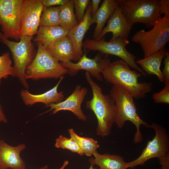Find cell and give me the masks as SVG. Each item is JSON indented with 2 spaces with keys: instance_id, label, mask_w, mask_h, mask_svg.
Segmentation results:
<instances>
[{
  "instance_id": "obj_1",
  "label": "cell",
  "mask_w": 169,
  "mask_h": 169,
  "mask_svg": "<svg viewBox=\"0 0 169 169\" xmlns=\"http://www.w3.org/2000/svg\"><path fill=\"white\" fill-rule=\"evenodd\" d=\"M102 74L107 83L124 89L136 99L145 98L152 89V83L139 82L141 74L131 70L128 64L121 59L110 62Z\"/></svg>"
},
{
  "instance_id": "obj_2",
  "label": "cell",
  "mask_w": 169,
  "mask_h": 169,
  "mask_svg": "<svg viewBox=\"0 0 169 169\" xmlns=\"http://www.w3.org/2000/svg\"><path fill=\"white\" fill-rule=\"evenodd\" d=\"M86 79L90 86L93 97L86 102V108L91 110L97 118V135L104 137L109 135L115 123L116 109L115 103L109 95H104L101 87L92 79L90 74L86 71Z\"/></svg>"
},
{
  "instance_id": "obj_3",
  "label": "cell",
  "mask_w": 169,
  "mask_h": 169,
  "mask_svg": "<svg viewBox=\"0 0 169 169\" xmlns=\"http://www.w3.org/2000/svg\"><path fill=\"white\" fill-rule=\"evenodd\" d=\"M115 103L116 115L115 123L119 129L122 128L125 121L129 120L136 126V131L134 138L135 144L141 142L143 140L140 127L143 125L151 128V125L143 120L137 112L134 98L124 89L113 85L109 95Z\"/></svg>"
},
{
  "instance_id": "obj_4",
  "label": "cell",
  "mask_w": 169,
  "mask_h": 169,
  "mask_svg": "<svg viewBox=\"0 0 169 169\" xmlns=\"http://www.w3.org/2000/svg\"><path fill=\"white\" fill-rule=\"evenodd\" d=\"M33 38V37L22 35L19 42H15L7 38L0 32V42L7 45L12 54L14 76L27 90H28L29 86L25 78L26 70L36 55L32 42Z\"/></svg>"
},
{
  "instance_id": "obj_5",
  "label": "cell",
  "mask_w": 169,
  "mask_h": 169,
  "mask_svg": "<svg viewBox=\"0 0 169 169\" xmlns=\"http://www.w3.org/2000/svg\"><path fill=\"white\" fill-rule=\"evenodd\" d=\"M36 44L38 46L36 55L26 70L27 80L58 79L68 74V69L63 67L40 42Z\"/></svg>"
},
{
  "instance_id": "obj_6",
  "label": "cell",
  "mask_w": 169,
  "mask_h": 169,
  "mask_svg": "<svg viewBox=\"0 0 169 169\" xmlns=\"http://www.w3.org/2000/svg\"><path fill=\"white\" fill-rule=\"evenodd\" d=\"M121 8L129 22L132 25L141 23L146 27H153L161 17L160 0H118Z\"/></svg>"
},
{
  "instance_id": "obj_7",
  "label": "cell",
  "mask_w": 169,
  "mask_h": 169,
  "mask_svg": "<svg viewBox=\"0 0 169 169\" xmlns=\"http://www.w3.org/2000/svg\"><path fill=\"white\" fill-rule=\"evenodd\" d=\"M150 30L137 31L132 37V41L139 44L144 58L165 47L169 41V16H164L154 23Z\"/></svg>"
},
{
  "instance_id": "obj_8",
  "label": "cell",
  "mask_w": 169,
  "mask_h": 169,
  "mask_svg": "<svg viewBox=\"0 0 169 169\" xmlns=\"http://www.w3.org/2000/svg\"><path fill=\"white\" fill-rule=\"evenodd\" d=\"M129 44V41L127 39L107 41L104 37L98 41L87 39L83 42L82 48L85 50L98 51L102 54L117 56L127 63L130 66L137 70L141 75L146 76V73L136 63L135 59L137 57L126 50V47Z\"/></svg>"
},
{
  "instance_id": "obj_9",
  "label": "cell",
  "mask_w": 169,
  "mask_h": 169,
  "mask_svg": "<svg viewBox=\"0 0 169 169\" xmlns=\"http://www.w3.org/2000/svg\"><path fill=\"white\" fill-rule=\"evenodd\" d=\"M151 128L155 131L154 137L148 141L139 157L128 162L127 168H133L142 165L150 159L155 157L159 159L169 155V137L166 128L154 122L151 125Z\"/></svg>"
},
{
  "instance_id": "obj_10",
  "label": "cell",
  "mask_w": 169,
  "mask_h": 169,
  "mask_svg": "<svg viewBox=\"0 0 169 169\" xmlns=\"http://www.w3.org/2000/svg\"><path fill=\"white\" fill-rule=\"evenodd\" d=\"M23 0H0V27L7 39L18 41L22 36L20 11Z\"/></svg>"
},
{
  "instance_id": "obj_11",
  "label": "cell",
  "mask_w": 169,
  "mask_h": 169,
  "mask_svg": "<svg viewBox=\"0 0 169 169\" xmlns=\"http://www.w3.org/2000/svg\"><path fill=\"white\" fill-rule=\"evenodd\" d=\"M44 8L41 0H23L20 11L22 36L33 37L37 34Z\"/></svg>"
},
{
  "instance_id": "obj_12",
  "label": "cell",
  "mask_w": 169,
  "mask_h": 169,
  "mask_svg": "<svg viewBox=\"0 0 169 169\" xmlns=\"http://www.w3.org/2000/svg\"><path fill=\"white\" fill-rule=\"evenodd\" d=\"M110 62L106 55L103 57L100 53L93 59H90L87 57L85 53L76 63L69 61L60 63L63 67L68 69V74L71 76L75 75L80 70H83L88 72L91 76L97 80L102 81L103 77L102 72Z\"/></svg>"
},
{
  "instance_id": "obj_13",
  "label": "cell",
  "mask_w": 169,
  "mask_h": 169,
  "mask_svg": "<svg viewBox=\"0 0 169 169\" xmlns=\"http://www.w3.org/2000/svg\"><path fill=\"white\" fill-rule=\"evenodd\" d=\"M88 89L82 87L80 85H76L72 93L64 100L58 103H51L45 107H49V110L44 114L52 111V114H56L60 110H69L73 113L80 120L85 121L87 117L81 108V105L87 95Z\"/></svg>"
},
{
  "instance_id": "obj_14",
  "label": "cell",
  "mask_w": 169,
  "mask_h": 169,
  "mask_svg": "<svg viewBox=\"0 0 169 169\" xmlns=\"http://www.w3.org/2000/svg\"><path fill=\"white\" fill-rule=\"evenodd\" d=\"M132 26L119 6L108 19L106 27L103 29L99 36L95 40H100L109 32L112 34L111 41L127 39Z\"/></svg>"
},
{
  "instance_id": "obj_15",
  "label": "cell",
  "mask_w": 169,
  "mask_h": 169,
  "mask_svg": "<svg viewBox=\"0 0 169 169\" xmlns=\"http://www.w3.org/2000/svg\"><path fill=\"white\" fill-rule=\"evenodd\" d=\"M26 148L24 143L13 146L0 140V169H25V163L20 153Z\"/></svg>"
},
{
  "instance_id": "obj_16",
  "label": "cell",
  "mask_w": 169,
  "mask_h": 169,
  "mask_svg": "<svg viewBox=\"0 0 169 169\" xmlns=\"http://www.w3.org/2000/svg\"><path fill=\"white\" fill-rule=\"evenodd\" d=\"M91 8L90 1L82 20L76 26L70 30L67 35L73 45L75 61H78L84 54L82 48L83 40L85 33L93 24Z\"/></svg>"
},
{
  "instance_id": "obj_17",
  "label": "cell",
  "mask_w": 169,
  "mask_h": 169,
  "mask_svg": "<svg viewBox=\"0 0 169 169\" xmlns=\"http://www.w3.org/2000/svg\"><path fill=\"white\" fill-rule=\"evenodd\" d=\"M64 77V76L61 77L54 86L41 94H33L28 90H22L20 94L23 103L26 106H31L35 103H40L44 104L46 106L51 103H58L63 101L64 97V92H59L58 89Z\"/></svg>"
},
{
  "instance_id": "obj_18",
  "label": "cell",
  "mask_w": 169,
  "mask_h": 169,
  "mask_svg": "<svg viewBox=\"0 0 169 169\" xmlns=\"http://www.w3.org/2000/svg\"><path fill=\"white\" fill-rule=\"evenodd\" d=\"M168 49L165 47L144 59H139L136 62L142 70L148 75H155L161 82L164 81V77L160 67L162 61L166 55Z\"/></svg>"
},
{
  "instance_id": "obj_19",
  "label": "cell",
  "mask_w": 169,
  "mask_h": 169,
  "mask_svg": "<svg viewBox=\"0 0 169 169\" xmlns=\"http://www.w3.org/2000/svg\"><path fill=\"white\" fill-rule=\"evenodd\" d=\"M119 6L118 0H104L92 17L93 24L96 23L93 35L94 39L100 35L106 21Z\"/></svg>"
},
{
  "instance_id": "obj_20",
  "label": "cell",
  "mask_w": 169,
  "mask_h": 169,
  "mask_svg": "<svg viewBox=\"0 0 169 169\" xmlns=\"http://www.w3.org/2000/svg\"><path fill=\"white\" fill-rule=\"evenodd\" d=\"M46 49L61 63L75 61L73 45L68 35L60 38Z\"/></svg>"
},
{
  "instance_id": "obj_21",
  "label": "cell",
  "mask_w": 169,
  "mask_h": 169,
  "mask_svg": "<svg viewBox=\"0 0 169 169\" xmlns=\"http://www.w3.org/2000/svg\"><path fill=\"white\" fill-rule=\"evenodd\" d=\"M69 31L60 25L39 26L37 36L33 40L36 43L40 42L46 49L60 38L67 36Z\"/></svg>"
},
{
  "instance_id": "obj_22",
  "label": "cell",
  "mask_w": 169,
  "mask_h": 169,
  "mask_svg": "<svg viewBox=\"0 0 169 169\" xmlns=\"http://www.w3.org/2000/svg\"><path fill=\"white\" fill-rule=\"evenodd\" d=\"M94 158L90 159L89 162L94 166L97 165L99 169H126L128 162L124 161L121 156L116 155L101 154L96 151L92 154Z\"/></svg>"
},
{
  "instance_id": "obj_23",
  "label": "cell",
  "mask_w": 169,
  "mask_h": 169,
  "mask_svg": "<svg viewBox=\"0 0 169 169\" xmlns=\"http://www.w3.org/2000/svg\"><path fill=\"white\" fill-rule=\"evenodd\" d=\"M74 0H69L65 5L59 6L60 26L69 31L78 24L74 12Z\"/></svg>"
},
{
  "instance_id": "obj_24",
  "label": "cell",
  "mask_w": 169,
  "mask_h": 169,
  "mask_svg": "<svg viewBox=\"0 0 169 169\" xmlns=\"http://www.w3.org/2000/svg\"><path fill=\"white\" fill-rule=\"evenodd\" d=\"M68 131L70 138L78 145L86 156H91L100 147L97 141L92 138L79 136L73 129H69Z\"/></svg>"
},
{
  "instance_id": "obj_25",
  "label": "cell",
  "mask_w": 169,
  "mask_h": 169,
  "mask_svg": "<svg viewBox=\"0 0 169 169\" xmlns=\"http://www.w3.org/2000/svg\"><path fill=\"white\" fill-rule=\"evenodd\" d=\"M60 25L59 6L44 8L40 18L39 26Z\"/></svg>"
},
{
  "instance_id": "obj_26",
  "label": "cell",
  "mask_w": 169,
  "mask_h": 169,
  "mask_svg": "<svg viewBox=\"0 0 169 169\" xmlns=\"http://www.w3.org/2000/svg\"><path fill=\"white\" fill-rule=\"evenodd\" d=\"M12 64L9 53H4L0 56V85L3 79H7L9 76L15 77Z\"/></svg>"
},
{
  "instance_id": "obj_27",
  "label": "cell",
  "mask_w": 169,
  "mask_h": 169,
  "mask_svg": "<svg viewBox=\"0 0 169 169\" xmlns=\"http://www.w3.org/2000/svg\"><path fill=\"white\" fill-rule=\"evenodd\" d=\"M54 146L57 148L69 150L75 152L80 156L84 154L78 145L71 138H69L61 135L55 139Z\"/></svg>"
},
{
  "instance_id": "obj_28",
  "label": "cell",
  "mask_w": 169,
  "mask_h": 169,
  "mask_svg": "<svg viewBox=\"0 0 169 169\" xmlns=\"http://www.w3.org/2000/svg\"><path fill=\"white\" fill-rule=\"evenodd\" d=\"M90 2V0H74L76 17L78 23L82 19Z\"/></svg>"
},
{
  "instance_id": "obj_29",
  "label": "cell",
  "mask_w": 169,
  "mask_h": 169,
  "mask_svg": "<svg viewBox=\"0 0 169 169\" xmlns=\"http://www.w3.org/2000/svg\"><path fill=\"white\" fill-rule=\"evenodd\" d=\"M155 102L156 103L169 104V84H166L159 92L155 93L152 95Z\"/></svg>"
},
{
  "instance_id": "obj_30",
  "label": "cell",
  "mask_w": 169,
  "mask_h": 169,
  "mask_svg": "<svg viewBox=\"0 0 169 169\" xmlns=\"http://www.w3.org/2000/svg\"><path fill=\"white\" fill-rule=\"evenodd\" d=\"M163 63L164 66L161 71L164 77L165 85L169 84V53L167 51L166 55L164 58Z\"/></svg>"
},
{
  "instance_id": "obj_31",
  "label": "cell",
  "mask_w": 169,
  "mask_h": 169,
  "mask_svg": "<svg viewBox=\"0 0 169 169\" xmlns=\"http://www.w3.org/2000/svg\"><path fill=\"white\" fill-rule=\"evenodd\" d=\"M69 0H41L44 8L53 7L55 5L62 6L66 4Z\"/></svg>"
},
{
  "instance_id": "obj_32",
  "label": "cell",
  "mask_w": 169,
  "mask_h": 169,
  "mask_svg": "<svg viewBox=\"0 0 169 169\" xmlns=\"http://www.w3.org/2000/svg\"><path fill=\"white\" fill-rule=\"evenodd\" d=\"M160 11L162 15L169 16V0H160Z\"/></svg>"
},
{
  "instance_id": "obj_33",
  "label": "cell",
  "mask_w": 169,
  "mask_h": 169,
  "mask_svg": "<svg viewBox=\"0 0 169 169\" xmlns=\"http://www.w3.org/2000/svg\"><path fill=\"white\" fill-rule=\"evenodd\" d=\"M159 159L161 165V169H169V155Z\"/></svg>"
},
{
  "instance_id": "obj_34",
  "label": "cell",
  "mask_w": 169,
  "mask_h": 169,
  "mask_svg": "<svg viewBox=\"0 0 169 169\" xmlns=\"http://www.w3.org/2000/svg\"><path fill=\"white\" fill-rule=\"evenodd\" d=\"M101 1L100 0H92L91 15L92 17L94 16L96 11L98 9L99 4Z\"/></svg>"
},
{
  "instance_id": "obj_35",
  "label": "cell",
  "mask_w": 169,
  "mask_h": 169,
  "mask_svg": "<svg viewBox=\"0 0 169 169\" xmlns=\"http://www.w3.org/2000/svg\"><path fill=\"white\" fill-rule=\"evenodd\" d=\"M7 122L8 120L3 112L2 106L0 103V122L6 123Z\"/></svg>"
},
{
  "instance_id": "obj_36",
  "label": "cell",
  "mask_w": 169,
  "mask_h": 169,
  "mask_svg": "<svg viewBox=\"0 0 169 169\" xmlns=\"http://www.w3.org/2000/svg\"><path fill=\"white\" fill-rule=\"evenodd\" d=\"M68 162L67 161H66L64 163L63 166L59 169H64L65 167L68 164Z\"/></svg>"
},
{
  "instance_id": "obj_37",
  "label": "cell",
  "mask_w": 169,
  "mask_h": 169,
  "mask_svg": "<svg viewBox=\"0 0 169 169\" xmlns=\"http://www.w3.org/2000/svg\"><path fill=\"white\" fill-rule=\"evenodd\" d=\"M48 166L47 165L41 167L38 169H47L48 168Z\"/></svg>"
},
{
  "instance_id": "obj_38",
  "label": "cell",
  "mask_w": 169,
  "mask_h": 169,
  "mask_svg": "<svg viewBox=\"0 0 169 169\" xmlns=\"http://www.w3.org/2000/svg\"><path fill=\"white\" fill-rule=\"evenodd\" d=\"M89 169H96V168L94 167L93 165L90 164V166Z\"/></svg>"
}]
</instances>
